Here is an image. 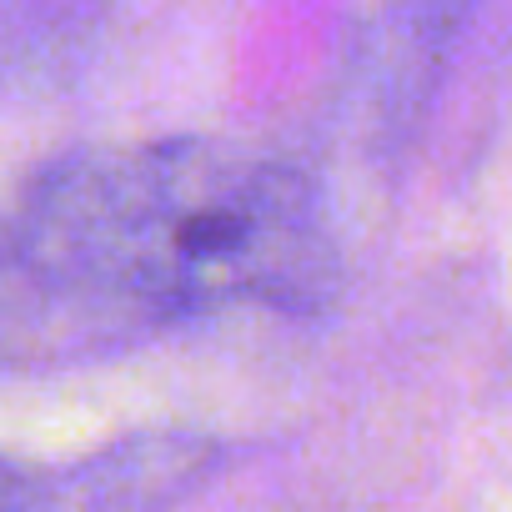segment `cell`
Segmentation results:
<instances>
[{"mask_svg":"<svg viewBox=\"0 0 512 512\" xmlns=\"http://www.w3.org/2000/svg\"><path fill=\"white\" fill-rule=\"evenodd\" d=\"M101 267L131 292L201 307L272 292L312 231L307 186L282 166L161 146L86 191Z\"/></svg>","mask_w":512,"mask_h":512,"instance_id":"cell-1","label":"cell"}]
</instances>
